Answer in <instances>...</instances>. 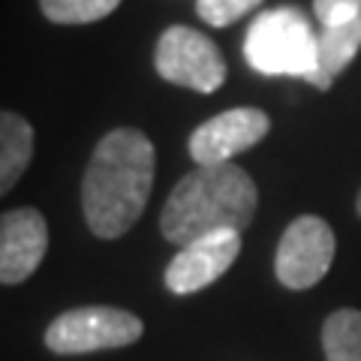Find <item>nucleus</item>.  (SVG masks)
Wrapping results in <instances>:
<instances>
[{
    "mask_svg": "<svg viewBox=\"0 0 361 361\" xmlns=\"http://www.w3.org/2000/svg\"><path fill=\"white\" fill-rule=\"evenodd\" d=\"M154 66L166 82L199 90V94H214L226 82V61L220 49L205 33L184 25L169 27L160 37Z\"/></svg>",
    "mask_w": 361,
    "mask_h": 361,
    "instance_id": "obj_5",
    "label": "nucleus"
},
{
    "mask_svg": "<svg viewBox=\"0 0 361 361\" xmlns=\"http://www.w3.org/2000/svg\"><path fill=\"white\" fill-rule=\"evenodd\" d=\"M334 232L331 226L304 214L286 226L277 247L274 274L286 289H310L329 274L334 262Z\"/></svg>",
    "mask_w": 361,
    "mask_h": 361,
    "instance_id": "obj_6",
    "label": "nucleus"
},
{
    "mask_svg": "<svg viewBox=\"0 0 361 361\" xmlns=\"http://www.w3.org/2000/svg\"><path fill=\"white\" fill-rule=\"evenodd\" d=\"M256 184L241 166H196L169 193L160 217L166 241L190 244L211 232H244L256 214Z\"/></svg>",
    "mask_w": 361,
    "mask_h": 361,
    "instance_id": "obj_2",
    "label": "nucleus"
},
{
    "mask_svg": "<svg viewBox=\"0 0 361 361\" xmlns=\"http://www.w3.org/2000/svg\"><path fill=\"white\" fill-rule=\"evenodd\" d=\"M244 58L262 75H292L322 90L331 87V75L319 61V33L298 6H277L256 16L244 39Z\"/></svg>",
    "mask_w": 361,
    "mask_h": 361,
    "instance_id": "obj_3",
    "label": "nucleus"
},
{
    "mask_svg": "<svg viewBox=\"0 0 361 361\" xmlns=\"http://www.w3.org/2000/svg\"><path fill=\"white\" fill-rule=\"evenodd\" d=\"M355 208H358V214H361V193H358V202H355Z\"/></svg>",
    "mask_w": 361,
    "mask_h": 361,
    "instance_id": "obj_16",
    "label": "nucleus"
},
{
    "mask_svg": "<svg viewBox=\"0 0 361 361\" xmlns=\"http://www.w3.org/2000/svg\"><path fill=\"white\" fill-rule=\"evenodd\" d=\"M33 157V130L30 123L16 115L4 111L0 115V193H9Z\"/></svg>",
    "mask_w": 361,
    "mask_h": 361,
    "instance_id": "obj_10",
    "label": "nucleus"
},
{
    "mask_svg": "<svg viewBox=\"0 0 361 361\" xmlns=\"http://www.w3.org/2000/svg\"><path fill=\"white\" fill-rule=\"evenodd\" d=\"M241 253V232L223 229L211 232L205 238H196L184 244L178 256L166 268V286L175 295H193V292L205 289L232 268V262Z\"/></svg>",
    "mask_w": 361,
    "mask_h": 361,
    "instance_id": "obj_8",
    "label": "nucleus"
},
{
    "mask_svg": "<svg viewBox=\"0 0 361 361\" xmlns=\"http://www.w3.org/2000/svg\"><path fill=\"white\" fill-rule=\"evenodd\" d=\"M325 361H361V310H334L322 325Z\"/></svg>",
    "mask_w": 361,
    "mask_h": 361,
    "instance_id": "obj_12",
    "label": "nucleus"
},
{
    "mask_svg": "<svg viewBox=\"0 0 361 361\" xmlns=\"http://www.w3.org/2000/svg\"><path fill=\"white\" fill-rule=\"evenodd\" d=\"M145 325L135 313L121 307H73L45 329V346L58 355H87L99 349H121L142 337Z\"/></svg>",
    "mask_w": 361,
    "mask_h": 361,
    "instance_id": "obj_4",
    "label": "nucleus"
},
{
    "mask_svg": "<svg viewBox=\"0 0 361 361\" xmlns=\"http://www.w3.org/2000/svg\"><path fill=\"white\" fill-rule=\"evenodd\" d=\"M121 0H39L42 13L54 25H90L115 13Z\"/></svg>",
    "mask_w": 361,
    "mask_h": 361,
    "instance_id": "obj_13",
    "label": "nucleus"
},
{
    "mask_svg": "<svg viewBox=\"0 0 361 361\" xmlns=\"http://www.w3.org/2000/svg\"><path fill=\"white\" fill-rule=\"evenodd\" d=\"M49 250V226L37 208L6 211L0 220V283L16 286L39 268Z\"/></svg>",
    "mask_w": 361,
    "mask_h": 361,
    "instance_id": "obj_9",
    "label": "nucleus"
},
{
    "mask_svg": "<svg viewBox=\"0 0 361 361\" xmlns=\"http://www.w3.org/2000/svg\"><path fill=\"white\" fill-rule=\"evenodd\" d=\"M154 145L142 130L118 127L90 154L82 180V208L97 238H121L139 223L154 187Z\"/></svg>",
    "mask_w": 361,
    "mask_h": 361,
    "instance_id": "obj_1",
    "label": "nucleus"
},
{
    "mask_svg": "<svg viewBox=\"0 0 361 361\" xmlns=\"http://www.w3.org/2000/svg\"><path fill=\"white\" fill-rule=\"evenodd\" d=\"M361 13V0H313V16L319 25H331V21H343L349 16Z\"/></svg>",
    "mask_w": 361,
    "mask_h": 361,
    "instance_id": "obj_15",
    "label": "nucleus"
},
{
    "mask_svg": "<svg viewBox=\"0 0 361 361\" xmlns=\"http://www.w3.org/2000/svg\"><path fill=\"white\" fill-rule=\"evenodd\" d=\"M271 130V118L262 109L241 106L214 115L190 135V157L196 166L232 163V157L250 151Z\"/></svg>",
    "mask_w": 361,
    "mask_h": 361,
    "instance_id": "obj_7",
    "label": "nucleus"
},
{
    "mask_svg": "<svg viewBox=\"0 0 361 361\" xmlns=\"http://www.w3.org/2000/svg\"><path fill=\"white\" fill-rule=\"evenodd\" d=\"M361 49V13L343 21H331L319 30V61L331 78L343 73Z\"/></svg>",
    "mask_w": 361,
    "mask_h": 361,
    "instance_id": "obj_11",
    "label": "nucleus"
},
{
    "mask_svg": "<svg viewBox=\"0 0 361 361\" xmlns=\"http://www.w3.org/2000/svg\"><path fill=\"white\" fill-rule=\"evenodd\" d=\"M259 4H262V0H199L196 13L205 18L211 27H226V25H235L241 16H247Z\"/></svg>",
    "mask_w": 361,
    "mask_h": 361,
    "instance_id": "obj_14",
    "label": "nucleus"
}]
</instances>
